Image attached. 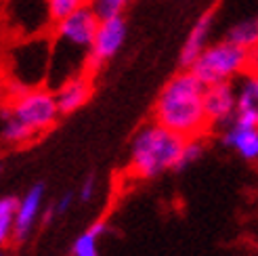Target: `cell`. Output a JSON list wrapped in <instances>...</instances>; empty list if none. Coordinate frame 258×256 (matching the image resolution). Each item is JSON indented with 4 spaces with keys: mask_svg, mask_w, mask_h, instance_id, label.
<instances>
[{
    "mask_svg": "<svg viewBox=\"0 0 258 256\" xmlns=\"http://www.w3.org/2000/svg\"><path fill=\"white\" fill-rule=\"evenodd\" d=\"M0 170H3V164H0Z\"/></svg>",
    "mask_w": 258,
    "mask_h": 256,
    "instance_id": "26",
    "label": "cell"
},
{
    "mask_svg": "<svg viewBox=\"0 0 258 256\" xmlns=\"http://www.w3.org/2000/svg\"><path fill=\"white\" fill-rule=\"evenodd\" d=\"M3 23L13 36L21 40L48 34L55 21L50 17L46 0H5Z\"/></svg>",
    "mask_w": 258,
    "mask_h": 256,
    "instance_id": "7",
    "label": "cell"
},
{
    "mask_svg": "<svg viewBox=\"0 0 258 256\" xmlns=\"http://www.w3.org/2000/svg\"><path fill=\"white\" fill-rule=\"evenodd\" d=\"M133 0H88V7L93 9L97 19H111L124 15V11L128 9Z\"/></svg>",
    "mask_w": 258,
    "mask_h": 256,
    "instance_id": "20",
    "label": "cell"
},
{
    "mask_svg": "<svg viewBox=\"0 0 258 256\" xmlns=\"http://www.w3.org/2000/svg\"><path fill=\"white\" fill-rule=\"evenodd\" d=\"M7 105L13 111V116L21 120L36 137L50 131L61 116L55 91H50L46 86H32L11 93Z\"/></svg>",
    "mask_w": 258,
    "mask_h": 256,
    "instance_id": "6",
    "label": "cell"
},
{
    "mask_svg": "<svg viewBox=\"0 0 258 256\" xmlns=\"http://www.w3.org/2000/svg\"><path fill=\"white\" fill-rule=\"evenodd\" d=\"M42 204H44V185L38 183L34 185L28 194L19 200V206L15 212V225H13V239L23 241L28 239L34 231L36 221L42 214Z\"/></svg>",
    "mask_w": 258,
    "mask_h": 256,
    "instance_id": "12",
    "label": "cell"
},
{
    "mask_svg": "<svg viewBox=\"0 0 258 256\" xmlns=\"http://www.w3.org/2000/svg\"><path fill=\"white\" fill-rule=\"evenodd\" d=\"M50 61V38L40 34L34 38H21L9 55V95L21 88L44 86Z\"/></svg>",
    "mask_w": 258,
    "mask_h": 256,
    "instance_id": "4",
    "label": "cell"
},
{
    "mask_svg": "<svg viewBox=\"0 0 258 256\" xmlns=\"http://www.w3.org/2000/svg\"><path fill=\"white\" fill-rule=\"evenodd\" d=\"M107 231V223L105 221H97L90 229L82 235H78V239L74 241L72 248V256H99V239L101 235H105Z\"/></svg>",
    "mask_w": 258,
    "mask_h": 256,
    "instance_id": "16",
    "label": "cell"
},
{
    "mask_svg": "<svg viewBox=\"0 0 258 256\" xmlns=\"http://www.w3.org/2000/svg\"><path fill=\"white\" fill-rule=\"evenodd\" d=\"M227 40L246 50L258 48V19H243L227 32Z\"/></svg>",
    "mask_w": 258,
    "mask_h": 256,
    "instance_id": "17",
    "label": "cell"
},
{
    "mask_svg": "<svg viewBox=\"0 0 258 256\" xmlns=\"http://www.w3.org/2000/svg\"><path fill=\"white\" fill-rule=\"evenodd\" d=\"M95 191H97V178L95 176H86V181L80 187V200L82 202H90L95 198Z\"/></svg>",
    "mask_w": 258,
    "mask_h": 256,
    "instance_id": "22",
    "label": "cell"
},
{
    "mask_svg": "<svg viewBox=\"0 0 258 256\" xmlns=\"http://www.w3.org/2000/svg\"><path fill=\"white\" fill-rule=\"evenodd\" d=\"M95 84H93V74L90 72H82L72 76L70 80H66L61 86L55 88V99L61 116H68V113L78 111L84 103H88V99L93 97Z\"/></svg>",
    "mask_w": 258,
    "mask_h": 256,
    "instance_id": "10",
    "label": "cell"
},
{
    "mask_svg": "<svg viewBox=\"0 0 258 256\" xmlns=\"http://www.w3.org/2000/svg\"><path fill=\"white\" fill-rule=\"evenodd\" d=\"M237 111L235 116L258 126V70H246L233 80Z\"/></svg>",
    "mask_w": 258,
    "mask_h": 256,
    "instance_id": "13",
    "label": "cell"
},
{
    "mask_svg": "<svg viewBox=\"0 0 258 256\" xmlns=\"http://www.w3.org/2000/svg\"><path fill=\"white\" fill-rule=\"evenodd\" d=\"M36 139V135L25 126L21 120H17L13 116V111L9 109V105L5 103L0 107V141L13 147H21L28 145Z\"/></svg>",
    "mask_w": 258,
    "mask_h": 256,
    "instance_id": "15",
    "label": "cell"
},
{
    "mask_svg": "<svg viewBox=\"0 0 258 256\" xmlns=\"http://www.w3.org/2000/svg\"><path fill=\"white\" fill-rule=\"evenodd\" d=\"M19 206L17 198L0 200V246H7L13 239V225H15V212Z\"/></svg>",
    "mask_w": 258,
    "mask_h": 256,
    "instance_id": "18",
    "label": "cell"
},
{
    "mask_svg": "<svg viewBox=\"0 0 258 256\" xmlns=\"http://www.w3.org/2000/svg\"><path fill=\"white\" fill-rule=\"evenodd\" d=\"M223 143L231 147L246 162H258V126L241 118H233L225 124Z\"/></svg>",
    "mask_w": 258,
    "mask_h": 256,
    "instance_id": "11",
    "label": "cell"
},
{
    "mask_svg": "<svg viewBox=\"0 0 258 256\" xmlns=\"http://www.w3.org/2000/svg\"><path fill=\"white\" fill-rule=\"evenodd\" d=\"M204 137H193V139H185V145L180 149V156H178V162L174 166V170H185L189 168L191 164H196L202 156H204Z\"/></svg>",
    "mask_w": 258,
    "mask_h": 256,
    "instance_id": "19",
    "label": "cell"
},
{
    "mask_svg": "<svg viewBox=\"0 0 258 256\" xmlns=\"http://www.w3.org/2000/svg\"><path fill=\"white\" fill-rule=\"evenodd\" d=\"M250 70H258V48L250 50Z\"/></svg>",
    "mask_w": 258,
    "mask_h": 256,
    "instance_id": "25",
    "label": "cell"
},
{
    "mask_svg": "<svg viewBox=\"0 0 258 256\" xmlns=\"http://www.w3.org/2000/svg\"><path fill=\"white\" fill-rule=\"evenodd\" d=\"M204 86L218 82H233L237 76L250 70V50L241 48L227 38L208 44L189 68Z\"/></svg>",
    "mask_w": 258,
    "mask_h": 256,
    "instance_id": "5",
    "label": "cell"
},
{
    "mask_svg": "<svg viewBox=\"0 0 258 256\" xmlns=\"http://www.w3.org/2000/svg\"><path fill=\"white\" fill-rule=\"evenodd\" d=\"M72 202H74V194H63L50 208H53V212H55V216H57V214L68 212V208L72 206Z\"/></svg>",
    "mask_w": 258,
    "mask_h": 256,
    "instance_id": "23",
    "label": "cell"
},
{
    "mask_svg": "<svg viewBox=\"0 0 258 256\" xmlns=\"http://www.w3.org/2000/svg\"><path fill=\"white\" fill-rule=\"evenodd\" d=\"M204 109L210 128L225 126L235 118L237 99H235V84L233 82H218L208 84L204 88Z\"/></svg>",
    "mask_w": 258,
    "mask_h": 256,
    "instance_id": "9",
    "label": "cell"
},
{
    "mask_svg": "<svg viewBox=\"0 0 258 256\" xmlns=\"http://www.w3.org/2000/svg\"><path fill=\"white\" fill-rule=\"evenodd\" d=\"M212 19H214L212 13H206V15H202L196 21V25L191 28L183 48H180V57H178L180 68H183V70H189L191 63L198 59V55L202 53L206 46H208V36H210V30H212Z\"/></svg>",
    "mask_w": 258,
    "mask_h": 256,
    "instance_id": "14",
    "label": "cell"
},
{
    "mask_svg": "<svg viewBox=\"0 0 258 256\" xmlns=\"http://www.w3.org/2000/svg\"><path fill=\"white\" fill-rule=\"evenodd\" d=\"M126 21L124 17H111V19H101L97 25V32L93 38V46H90L88 55V72L97 74L107 61H111L118 50L124 46L126 40Z\"/></svg>",
    "mask_w": 258,
    "mask_h": 256,
    "instance_id": "8",
    "label": "cell"
},
{
    "mask_svg": "<svg viewBox=\"0 0 258 256\" xmlns=\"http://www.w3.org/2000/svg\"><path fill=\"white\" fill-rule=\"evenodd\" d=\"M0 256H5V254H3V252H0Z\"/></svg>",
    "mask_w": 258,
    "mask_h": 256,
    "instance_id": "27",
    "label": "cell"
},
{
    "mask_svg": "<svg viewBox=\"0 0 258 256\" xmlns=\"http://www.w3.org/2000/svg\"><path fill=\"white\" fill-rule=\"evenodd\" d=\"M99 19L88 5L72 11L53 23L50 38V61L44 86L55 91L72 76L88 72V55L93 46Z\"/></svg>",
    "mask_w": 258,
    "mask_h": 256,
    "instance_id": "1",
    "label": "cell"
},
{
    "mask_svg": "<svg viewBox=\"0 0 258 256\" xmlns=\"http://www.w3.org/2000/svg\"><path fill=\"white\" fill-rule=\"evenodd\" d=\"M7 99H9V88L5 82H0V107L7 103Z\"/></svg>",
    "mask_w": 258,
    "mask_h": 256,
    "instance_id": "24",
    "label": "cell"
},
{
    "mask_svg": "<svg viewBox=\"0 0 258 256\" xmlns=\"http://www.w3.org/2000/svg\"><path fill=\"white\" fill-rule=\"evenodd\" d=\"M185 137L156 120L141 126L131 141L128 151V172L135 178H156L166 170H174Z\"/></svg>",
    "mask_w": 258,
    "mask_h": 256,
    "instance_id": "3",
    "label": "cell"
},
{
    "mask_svg": "<svg viewBox=\"0 0 258 256\" xmlns=\"http://www.w3.org/2000/svg\"><path fill=\"white\" fill-rule=\"evenodd\" d=\"M204 88L191 70H180L162 88L153 105V120L185 139L204 137L210 131L204 109Z\"/></svg>",
    "mask_w": 258,
    "mask_h": 256,
    "instance_id": "2",
    "label": "cell"
},
{
    "mask_svg": "<svg viewBox=\"0 0 258 256\" xmlns=\"http://www.w3.org/2000/svg\"><path fill=\"white\" fill-rule=\"evenodd\" d=\"M48 3V11H50V17H53V21L61 19L70 15L72 11L80 9V7H86L88 0H46Z\"/></svg>",
    "mask_w": 258,
    "mask_h": 256,
    "instance_id": "21",
    "label": "cell"
}]
</instances>
